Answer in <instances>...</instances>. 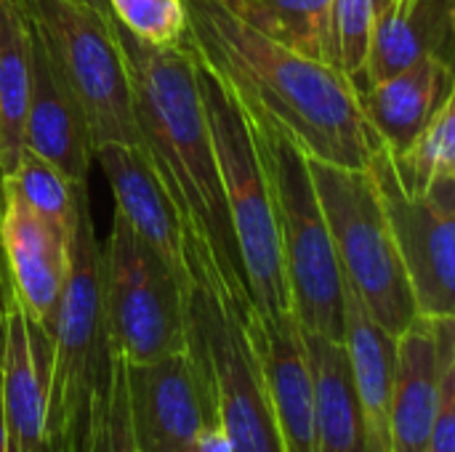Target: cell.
<instances>
[{
	"instance_id": "cell-12",
	"label": "cell",
	"mask_w": 455,
	"mask_h": 452,
	"mask_svg": "<svg viewBox=\"0 0 455 452\" xmlns=\"http://www.w3.org/2000/svg\"><path fill=\"white\" fill-rule=\"evenodd\" d=\"M0 269L27 317L51 338L69 269V237L35 213L0 176Z\"/></svg>"
},
{
	"instance_id": "cell-27",
	"label": "cell",
	"mask_w": 455,
	"mask_h": 452,
	"mask_svg": "<svg viewBox=\"0 0 455 452\" xmlns=\"http://www.w3.org/2000/svg\"><path fill=\"white\" fill-rule=\"evenodd\" d=\"M112 16L136 40L149 45L189 43V19L184 0H107Z\"/></svg>"
},
{
	"instance_id": "cell-30",
	"label": "cell",
	"mask_w": 455,
	"mask_h": 452,
	"mask_svg": "<svg viewBox=\"0 0 455 452\" xmlns=\"http://www.w3.org/2000/svg\"><path fill=\"white\" fill-rule=\"evenodd\" d=\"M77 3L88 5L91 11H96V13H99V16H104L107 21H115V16H112V8H109V3H107V0H77Z\"/></svg>"
},
{
	"instance_id": "cell-7",
	"label": "cell",
	"mask_w": 455,
	"mask_h": 452,
	"mask_svg": "<svg viewBox=\"0 0 455 452\" xmlns=\"http://www.w3.org/2000/svg\"><path fill=\"white\" fill-rule=\"evenodd\" d=\"M307 165L341 277L357 290L371 317L387 333L400 336L419 312L371 170L315 157H307Z\"/></svg>"
},
{
	"instance_id": "cell-28",
	"label": "cell",
	"mask_w": 455,
	"mask_h": 452,
	"mask_svg": "<svg viewBox=\"0 0 455 452\" xmlns=\"http://www.w3.org/2000/svg\"><path fill=\"white\" fill-rule=\"evenodd\" d=\"M91 452H139L136 442H133V432H131V418H128L125 362L120 354L115 360L107 402H104L99 421H96V429H93Z\"/></svg>"
},
{
	"instance_id": "cell-23",
	"label": "cell",
	"mask_w": 455,
	"mask_h": 452,
	"mask_svg": "<svg viewBox=\"0 0 455 452\" xmlns=\"http://www.w3.org/2000/svg\"><path fill=\"white\" fill-rule=\"evenodd\" d=\"M243 21L331 64V0H224Z\"/></svg>"
},
{
	"instance_id": "cell-11",
	"label": "cell",
	"mask_w": 455,
	"mask_h": 452,
	"mask_svg": "<svg viewBox=\"0 0 455 452\" xmlns=\"http://www.w3.org/2000/svg\"><path fill=\"white\" fill-rule=\"evenodd\" d=\"M125 394L139 452L181 450L197 445L208 426H219L211 389L189 349L152 362H125Z\"/></svg>"
},
{
	"instance_id": "cell-29",
	"label": "cell",
	"mask_w": 455,
	"mask_h": 452,
	"mask_svg": "<svg viewBox=\"0 0 455 452\" xmlns=\"http://www.w3.org/2000/svg\"><path fill=\"white\" fill-rule=\"evenodd\" d=\"M427 452H455V360L445 365L440 378L437 410Z\"/></svg>"
},
{
	"instance_id": "cell-2",
	"label": "cell",
	"mask_w": 455,
	"mask_h": 452,
	"mask_svg": "<svg viewBox=\"0 0 455 452\" xmlns=\"http://www.w3.org/2000/svg\"><path fill=\"white\" fill-rule=\"evenodd\" d=\"M115 37L131 80L139 141L176 208L187 264L195 261L216 269L235 296L248 298L197 85L195 48L189 43L168 48L141 43L117 21Z\"/></svg>"
},
{
	"instance_id": "cell-33",
	"label": "cell",
	"mask_w": 455,
	"mask_h": 452,
	"mask_svg": "<svg viewBox=\"0 0 455 452\" xmlns=\"http://www.w3.org/2000/svg\"><path fill=\"white\" fill-rule=\"evenodd\" d=\"M168 452H200L197 445H189V448H181V450H168Z\"/></svg>"
},
{
	"instance_id": "cell-14",
	"label": "cell",
	"mask_w": 455,
	"mask_h": 452,
	"mask_svg": "<svg viewBox=\"0 0 455 452\" xmlns=\"http://www.w3.org/2000/svg\"><path fill=\"white\" fill-rule=\"evenodd\" d=\"M455 360V317H416L397 336L392 452H427L445 365Z\"/></svg>"
},
{
	"instance_id": "cell-3",
	"label": "cell",
	"mask_w": 455,
	"mask_h": 452,
	"mask_svg": "<svg viewBox=\"0 0 455 452\" xmlns=\"http://www.w3.org/2000/svg\"><path fill=\"white\" fill-rule=\"evenodd\" d=\"M48 344L45 440L59 442L64 452H91L117 352L104 309L101 245L88 194L80 200L69 237V269Z\"/></svg>"
},
{
	"instance_id": "cell-8",
	"label": "cell",
	"mask_w": 455,
	"mask_h": 452,
	"mask_svg": "<svg viewBox=\"0 0 455 452\" xmlns=\"http://www.w3.org/2000/svg\"><path fill=\"white\" fill-rule=\"evenodd\" d=\"M43 40L56 72L85 112L93 147L107 141L136 144L131 80L115 21L77 0H19Z\"/></svg>"
},
{
	"instance_id": "cell-31",
	"label": "cell",
	"mask_w": 455,
	"mask_h": 452,
	"mask_svg": "<svg viewBox=\"0 0 455 452\" xmlns=\"http://www.w3.org/2000/svg\"><path fill=\"white\" fill-rule=\"evenodd\" d=\"M37 452H64V450H61V445H59V442H53V440H43V445L37 448Z\"/></svg>"
},
{
	"instance_id": "cell-1",
	"label": "cell",
	"mask_w": 455,
	"mask_h": 452,
	"mask_svg": "<svg viewBox=\"0 0 455 452\" xmlns=\"http://www.w3.org/2000/svg\"><path fill=\"white\" fill-rule=\"evenodd\" d=\"M184 5L189 45L248 109L272 120L307 157L368 168L379 136L349 77L259 32L224 0H184Z\"/></svg>"
},
{
	"instance_id": "cell-25",
	"label": "cell",
	"mask_w": 455,
	"mask_h": 452,
	"mask_svg": "<svg viewBox=\"0 0 455 452\" xmlns=\"http://www.w3.org/2000/svg\"><path fill=\"white\" fill-rule=\"evenodd\" d=\"M392 157L408 189L427 192L443 178H455V99L432 117L403 155Z\"/></svg>"
},
{
	"instance_id": "cell-34",
	"label": "cell",
	"mask_w": 455,
	"mask_h": 452,
	"mask_svg": "<svg viewBox=\"0 0 455 452\" xmlns=\"http://www.w3.org/2000/svg\"><path fill=\"white\" fill-rule=\"evenodd\" d=\"M387 3H392V0H376V8H381V5H387Z\"/></svg>"
},
{
	"instance_id": "cell-10",
	"label": "cell",
	"mask_w": 455,
	"mask_h": 452,
	"mask_svg": "<svg viewBox=\"0 0 455 452\" xmlns=\"http://www.w3.org/2000/svg\"><path fill=\"white\" fill-rule=\"evenodd\" d=\"M368 170L387 210L419 317H455V178L427 192L400 181L395 157L376 139Z\"/></svg>"
},
{
	"instance_id": "cell-24",
	"label": "cell",
	"mask_w": 455,
	"mask_h": 452,
	"mask_svg": "<svg viewBox=\"0 0 455 452\" xmlns=\"http://www.w3.org/2000/svg\"><path fill=\"white\" fill-rule=\"evenodd\" d=\"M5 178L35 213H40L45 221L56 224L67 237H72L77 208L80 200L88 194V184H72L53 163H48L29 147L21 149L13 170L5 173Z\"/></svg>"
},
{
	"instance_id": "cell-16",
	"label": "cell",
	"mask_w": 455,
	"mask_h": 452,
	"mask_svg": "<svg viewBox=\"0 0 455 452\" xmlns=\"http://www.w3.org/2000/svg\"><path fill=\"white\" fill-rule=\"evenodd\" d=\"M93 160L101 165L104 178L109 181L115 210L149 248L163 256V261L179 277L189 280L184 232L147 152L136 144L107 141L93 147Z\"/></svg>"
},
{
	"instance_id": "cell-22",
	"label": "cell",
	"mask_w": 455,
	"mask_h": 452,
	"mask_svg": "<svg viewBox=\"0 0 455 452\" xmlns=\"http://www.w3.org/2000/svg\"><path fill=\"white\" fill-rule=\"evenodd\" d=\"M29 99V21L19 0H0V176L24 149Z\"/></svg>"
},
{
	"instance_id": "cell-20",
	"label": "cell",
	"mask_w": 455,
	"mask_h": 452,
	"mask_svg": "<svg viewBox=\"0 0 455 452\" xmlns=\"http://www.w3.org/2000/svg\"><path fill=\"white\" fill-rule=\"evenodd\" d=\"M344 349L352 368L357 402L365 421L368 452H392V381L397 336L387 333L365 309L357 290L344 280Z\"/></svg>"
},
{
	"instance_id": "cell-18",
	"label": "cell",
	"mask_w": 455,
	"mask_h": 452,
	"mask_svg": "<svg viewBox=\"0 0 455 452\" xmlns=\"http://www.w3.org/2000/svg\"><path fill=\"white\" fill-rule=\"evenodd\" d=\"M455 0H392L376 8L363 88L435 56L453 64Z\"/></svg>"
},
{
	"instance_id": "cell-32",
	"label": "cell",
	"mask_w": 455,
	"mask_h": 452,
	"mask_svg": "<svg viewBox=\"0 0 455 452\" xmlns=\"http://www.w3.org/2000/svg\"><path fill=\"white\" fill-rule=\"evenodd\" d=\"M0 452H5V418H3V400H0Z\"/></svg>"
},
{
	"instance_id": "cell-26",
	"label": "cell",
	"mask_w": 455,
	"mask_h": 452,
	"mask_svg": "<svg viewBox=\"0 0 455 452\" xmlns=\"http://www.w3.org/2000/svg\"><path fill=\"white\" fill-rule=\"evenodd\" d=\"M376 21V0H331V67L363 88V69Z\"/></svg>"
},
{
	"instance_id": "cell-9",
	"label": "cell",
	"mask_w": 455,
	"mask_h": 452,
	"mask_svg": "<svg viewBox=\"0 0 455 452\" xmlns=\"http://www.w3.org/2000/svg\"><path fill=\"white\" fill-rule=\"evenodd\" d=\"M104 309L115 352L136 365L187 352V288L163 256L115 210L101 245Z\"/></svg>"
},
{
	"instance_id": "cell-5",
	"label": "cell",
	"mask_w": 455,
	"mask_h": 452,
	"mask_svg": "<svg viewBox=\"0 0 455 452\" xmlns=\"http://www.w3.org/2000/svg\"><path fill=\"white\" fill-rule=\"evenodd\" d=\"M197 85L203 93L213 152L221 173L229 226L245 277L248 298L259 317L291 312L288 282L280 258L275 202L256 133L243 101L197 56Z\"/></svg>"
},
{
	"instance_id": "cell-15",
	"label": "cell",
	"mask_w": 455,
	"mask_h": 452,
	"mask_svg": "<svg viewBox=\"0 0 455 452\" xmlns=\"http://www.w3.org/2000/svg\"><path fill=\"white\" fill-rule=\"evenodd\" d=\"M29 21V19H27ZM24 147L53 163L72 184H88L93 141L75 93L56 72L43 40L29 24V99Z\"/></svg>"
},
{
	"instance_id": "cell-19",
	"label": "cell",
	"mask_w": 455,
	"mask_h": 452,
	"mask_svg": "<svg viewBox=\"0 0 455 452\" xmlns=\"http://www.w3.org/2000/svg\"><path fill=\"white\" fill-rule=\"evenodd\" d=\"M451 99H455L453 64L435 56L360 91L363 115L392 155H403Z\"/></svg>"
},
{
	"instance_id": "cell-17",
	"label": "cell",
	"mask_w": 455,
	"mask_h": 452,
	"mask_svg": "<svg viewBox=\"0 0 455 452\" xmlns=\"http://www.w3.org/2000/svg\"><path fill=\"white\" fill-rule=\"evenodd\" d=\"M251 336L285 452H315V389L301 328L293 312L259 317L253 309Z\"/></svg>"
},
{
	"instance_id": "cell-21",
	"label": "cell",
	"mask_w": 455,
	"mask_h": 452,
	"mask_svg": "<svg viewBox=\"0 0 455 452\" xmlns=\"http://www.w3.org/2000/svg\"><path fill=\"white\" fill-rule=\"evenodd\" d=\"M315 389V452H368V434L357 402L344 341L304 333Z\"/></svg>"
},
{
	"instance_id": "cell-4",
	"label": "cell",
	"mask_w": 455,
	"mask_h": 452,
	"mask_svg": "<svg viewBox=\"0 0 455 452\" xmlns=\"http://www.w3.org/2000/svg\"><path fill=\"white\" fill-rule=\"evenodd\" d=\"M251 301L208 266H189L187 349L211 389L229 452H285L251 336Z\"/></svg>"
},
{
	"instance_id": "cell-13",
	"label": "cell",
	"mask_w": 455,
	"mask_h": 452,
	"mask_svg": "<svg viewBox=\"0 0 455 452\" xmlns=\"http://www.w3.org/2000/svg\"><path fill=\"white\" fill-rule=\"evenodd\" d=\"M51 344L27 317L0 269V400L5 452H37L45 440V381Z\"/></svg>"
},
{
	"instance_id": "cell-6",
	"label": "cell",
	"mask_w": 455,
	"mask_h": 452,
	"mask_svg": "<svg viewBox=\"0 0 455 452\" xmlns=\"http://www.w3.org/2000/svg\"><path fill=\"white\" fill-rule=\"evenodd\" d=\"M237 96V93H235ZM245 107V104H243ZM269 176L291 312L304 333L344 338V277L315 192L307 155L264 115L248 109Z\"/></svg>"
}]
</instances>
